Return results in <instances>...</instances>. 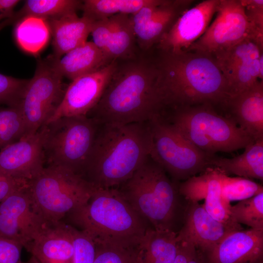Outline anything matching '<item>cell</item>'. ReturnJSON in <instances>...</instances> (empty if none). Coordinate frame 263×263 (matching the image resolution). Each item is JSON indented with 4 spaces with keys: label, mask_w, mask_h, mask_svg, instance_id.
I'll use <instances>...</instances> for the list:
<instances>
[{
    "label": "cell",
    "mask_w": 263,
    "mask_h": 263,
    "mask_svg": "<svg viewBox=\"0 0 263 263\" xmlns=\"http://www.w3.org/2000/svg\"><path fill=\"white\" fill-rule=\"evenodd\" d=\"M13 35L20 49L34 55L44 49L51 36L47 19L35 17H26L15 23Z\"/></svg>",
    "instance_id": "obj_28"
},
{
    "label": "cell",
    "mask_w": 263,
    "mask_h": 263,
    "mask_svg": "<svg viewBox=\"0 0 263 263\" xmlns=\"http://www.w3.org/2000/svg\"><path fill=\"white\" fill-rule=\"evenodd\" d=\"M82 0H27L22 7L14 11L12 16L0 23V30L14 24L26 17H35L48 19L76 12L81 9Z\"/></svg>",
    "instance_id": "obj_26"
},
{
    "label": "cell",
    "mask_w": 263,
    "mask_h": 263,
    "mask_svg": "<svg viewBox=\"0 0 263 263\" xmlns=\"http://www.w3.org/2000/svg\"><path fill=\"white\" fill-rule=\"evenodd\" d=\"M23 245L16 241L0 236V263H22Z\"/></svg>",
    "instance_id": "obj_39"
},
{
    "label": "cell",
    "mask_w": 263,
    "mask_h": 263,
    "mask_svg": "<svg viewBox=\"0 0 263 263\" xmlns=\"http://www.w3.org/2000/svg\"><path fill=\"white\" fill-rule=\"evenodd\" d=\"M28 181L17 179L0 172V202L14 191L28 185Z\"/></svg>",
    "instance_id": "obj_40"
},
{
    "label": "cell",
    "mask_w": 263,
    "mask_h": 263,
    "mask_svg": "<svg viewBox=\"0 0 263 263\" xmlns=\"http://www.w3.org/2000/svg\"><path fill=\"white\" fill-rule=\"evenodd\" d=\"M37 263H73L74 246L69 225L48 222L25 248Z\"/></svg>",
    "instance_id": "obj_20"
},
{
    "label": "cell",
    "mask_w": 263,
    "mask_h": 263,
    "mask_svg": "<svg viewBox=\"0 0 263 263\" xmlns=\"http://www.w3.org/2000/svg\"><path fill=\"white\" fill-rule=\"evenodd\" d=\"M67 216L95 243L136 247L148 229L116 188L95 187L88 202Z\"/></svg>",
    "instance_id": "obj_4"
},
{
    "label": "cell",
    "mask_w": 263,
    "mask_h": 263,
    "mask_svg": "<svg viewBox=\"0 0 263 263\" xmlns=\"http://www.w3.org/2000/svg\"><path fill=\"white\" fill-rule=\"evenodd\" d=\"M230 117L254 141L263 139V81L259 80L224 106Z\"/></svg>",
    "instance_id": "obj_21"
},
{
    "label": "cell",
    "mask_w": 263,
    "mask_h": 263,
    "mask_svg": "<svg viewBox=\"0 0 263 263\" xmlns=\"http://www.w3.org/2000/svg\"><path fill=\"white\" fill-rule=\"evenodd\" d=\"M117 64V60L113 61L72 81L60 105L47 123L63 117L87 115L100 99Z\"/></svg>",
    "instance_id": "obj_15"
},
{
    "label": "cell",
    "mask_w": 263,
    "mask_h": 263,
    "mask_svg": "<svg viewBox=\"0 0 263 263\" xmlns=\"http://www.w3.org/2000/svg\"><path fill=\"white\" fill-rule=\"evenodd\" d=\"M244 151L232 158L212 156L209 167L218 168L225 175L234 174L248 179L263 180V139L248 144Z\"/></svg>",
    "instance_id": "obj_24"
},
{
    "label": "cell",
    "mask_w": 263,
    "mask_h": 263,
    "mask_svg": "<svg viewBox=\"0 0 263 263\" xmlns=\"http://www.w3.org/2000/svg\"><path fill=\"white\" fill-rule=\"evenodd\" d=\"M225 175L217 168L208 167L199 175L180 183L178 186L179 193L187 202H199L221 188Z\"/></svg>",
    "instance_id": "obj_29"
},
{
    "label": "cell",
    "mask_w": 263,
    "mask_h": 263,
    "mask_svg": "<svg viewBox=\"0 0 263 263\" xmlns=\"http://www.w3.org/2000/svg\"><path fill=\"white\" fill-rule=\"evenodd\" d=\"M152 134L150 156L178 181L203 172L214 155L204 152L162 117L149 122Z\"/></svg>",
    "instance_id": "obj_9"
},
{
    "label": "cell",
    "mask_w": 263,
    "mask_h": 263,
    "mask_svg": "<svg viewBox=\"0 0 263 263\" xmlns=\"http://www.w3.org/2000/svg\"><path fill=\"white\" fill-rule=\"evenodd\" d=\"M229 212L236 223L263 230V192L231 206Z\"/></svg>",
    "instance_id": "obj_31"
},
{
    "label": "cell",
    "mask_w": 263,
    "mask_h": 263,
    "mask_svg": "<svg viewBox=\"0 0 263 263\" xmlns=\"http://www.w3.org/2000/svg\"><path fill=\"white\" fill-rule=\"evenodd\" d=\"M216 17L204 34L186 51L213 56L252 38L250 25L241 0H220Z\"/></svg>",
    "instance_id": "obj_11"
},
{
    "label": "cell",
    "mask_w": 263,
    "mask_h": 263,
    "mask_svg": "<svg viewBox=\"0 0 263 263\" xmlns=\"http://www.w3.org/2000/svg\"><path fill=\"white\" fill-rule=\"evenodd\" d=\"M28 81L0 73V106H20Z\"/></svg>",
    "instance_id": "obj_35"
},
{
    "label": "cell",
    "mask_w": 263,
    "mask_h": 263,
    "mask_svg": "<svg viewBox=\"0 0 263 263\" xmlns=\"http://www.w3.org/2000/svg\"><path fill=\"white\" fill-rule=\"evenodd\" d=\"M193 0H152L130 15L136 42L143 51L150 50L188 9Z\"/></svg>",
    "instance_id": "obj_14"
},
{
    "label": "cell",
    "mask_w": 263,
    "mask_h": 263,
    "mask_svg": "<svg viewBox=\"0 0 263 263\" xmlns=\"http://www.w3.org/2000/svg\"><path fill=\"white\" fill-rule=\"evenodd\" d=\"M220 0H205L185 10L156 45L161 52L179 53L188 50L208 27Z\"/></svg>",
    "instance_id": "obj_16"
},
{
    "label": "cell",
    "mask_w": 263,
    "mask_h": 263,
    "mask_svg": "<svg viewBox=\"0 0 263 263\" xmlns=\"http://www.w3.org/2000/svg\"><path fill=\"white\" fill-rule=\"evenodd\" d=\"M173 110L168 122L196 147L210 155L244 148L254 141L230 118L217 113L211 105Z\"/></svg>",
    "instance_id": "obj_6"
},
{
    "label": "cell",
    "mask_w": 263,
    "mask_h": 263,
    "mask_svg": "<svg viewBox=\"0 0 263 263\" xmlns=\"http://www.w3.org/2000/svg\"><path fill=\"white\" fill-rule=\"evenodd\" d=\"M250 25L253 39L263 47V0H241Z\"/></svg>",
    "instance_id": "obj_37"
},
{
    "label": "cell",
    "mask_w": 263,
    "mask_h": 263,
    "mask_svg": "<svg viewBox=\"0 0 263 263\" xmlns=\"http://www.w3.org/2000/svg\"><path fill=\"white\" fill-rule=\"evenodd\" d=\"M257 263H263V262H260Z\"/></svg>",
    "instance_id": "obj_43"
},
{
    "label": "cell",
    "mask_w": 263,
    "mask_h": 263,
    "mask_svg": "<svg viewBox=\"0 0 263 263\" xmlns=\"http://www.w3.org/2000/svg\"><path fill=\"white\" fill-rule=\"evenodd\" d=\"M20 1L19 0H0V23L12 16L15 8Z\"/></svg>",
    "instance_id": "obj_41"
},
{
    "label": "cell",
    "mask_w": 263,
    "mask_h": 263,
    "mask_svg": "<svg viewBox=\"0 0 263 263\" xmlns=\"http://www.w3.org/2000/svg\"><path fill=\"white\" fill-rule=\"evenodd\" d=\"M47 20L53 38V56L57 59L87 41L94 21L83 16L78 17L76 12Z\"/></svg>",
    "instance_id": "obj_22"
},
{
    "label": "cell",
    "mask_w": 263,
    "mask_h": 263,
    "mask_svg": "<svg viewBox=\"0 0 263 263\" xmlns=\"http://www.w3.org/2000/svg\"><path fill=\"white\" fill-rule=\"evenodd\" d=\"M62 79L54 67L51 56L38 61L34 75L29 79L20 103L25 136L36 133L57 109L68 86Z\"/></svg>",
    "instance_id": "obj_10"
},
{
    "label": "cell",
    "mask_w": 263,
    "mask_h": 263,
    "mask_svg": "<svg viewBox=\"0 0 263 263\" xmlns=\"http://www.w3.org/2000/svg\"><path fill=\"white\" fill-rule=\"evenodd\" d=\"M99 126L87 115L63 117L44 125V166L62 168L82 177Z\"/></svg>",
    "instance_id": "obj_7"
},
{
    "label": "cell",
    "mask_w": 263,
    "mask_h": 263,
    "mask_svg": "<svg viewBox=\"0 0 263 263\" xmlns=\"http://www.w3.org/2000/svg\"><path fill=\"white\" fill-rule=\"evenodd\" d=\"M203 256L205 263L263 262V230L232 231Z\"/></svg>",
    "instance_id": "obj_19"
},
{
    "label": "cell",
    "mask_w": 263,
    "mask_h": 263,
    "mask_svg": "<svg viewBox=\"0 0 263 263\" xmlns=\"http://www.w3.org/2000/svg\"><path fill=\"white\" fill-rule=\"evenodd\" d=\"M37 263L34 259L31 257L30 259L26 262L25 263Z\"/></svg>",
    "instance_id": "obj_42"
},
{
    "label": "cell",
    "mask_w": 263,
    "mask_h": 263,
    "mask_svg": "<svg viewBox=\"0 0 263 263\" xmlns=\"http://www.w3.org/2000/svg\"><path fill=\"white\" fill-rule=\"evenodd\" d=\"M112 31L111 21L108 18L94 21L91 32L93 38V42L103 52L107 61V51Z\"/></svg>",
    "instance_id": "obj_38"
},
{
    "label": "cell",
    "mask_w": 263,
    "mask_h": 263,
    "mask_svg": "<svg viewBox=\"0 0 263 263\" xmlns=\"http://www.w3.org/2000/svg\"><path fill=\"white\" fill-rule=\"evenodd\" d=\"M151 144L149 122L100 125L82 177L96 188L118 187L147 160Z\"/></svg>",
    "instance_id": "obj_3"
},
{
    "label": "cell",
    "mask_w": 263,
    "mask_h": 263,
    "mask_svg": "<svg viewBox=\"0 0 263 263\" xmlns=\"http://www.w3.org/2000/svg\"><path fill=\"white\" fill-rule=\"evenodd\" d=\"M177 243L174 231L148 228L137 246V263H173Z\"/></svg>",
    "instance_id": "obj_25"
},
{
    "label": "cell",
    "mask_w": 263,
    "mask_h": 263,
    "mask_svg": "<svg viewBox=\"0 0 263 263\" xmlns=\"http://www.w3.org/2000/svg\"><path fill=\"white\" fill-rule=\"evenodd\" d=\"M187 202L183 225L177 233L178 240L191 243L204 255L234 231L212 217L199 202Z\"/></svg>",
    "instance_id": "obj_18"
},
{
    "label": "cell",
    "mask_w": 263,
    "mask_h": 263,
    "mask_svg": "<svg viewBox=\"0 0 263 263\" xmlns=\"http://www.w3.org/2000/svg\"><path fill=\"white\" fill-rule=\"evenodd\" d=\"M28 186L44 218L52 223L85 205L95 188L81 176L53 166L44 167Z\"/></svg>",
    "instance_id": "obj_8"
},
{
    "label": "cell",
    "mask_w": 263,
    "mask_h": 263,
    "mask_svg": "<svg viewBox=\"0 0 263 263\" xmlns=\"http://www.w3.org/2000/svg\"><path fill=\"white\" fill-rule=\"evenodd\" d=\"M94 263H137L138 248L95 243Z\"/></svg>",
    "instance_id": "obj_34"
},
{
    "label": "cell",
    "mask_w": 263,
    "mask_h": 263,
    "mask_svg": "<svg viewBox=\"0 0 263 263\" xmlns=\"http://www.w3.org/2000/svg\"><path fill=\"white\" fill-rule=\"evenodd\" d=\"M45 126L0 150V172L29 181L44 168L43 143Z\"/></svg>",
    "instance_id": "obj_17"
},
{
    "label": "cell",
    "mask_w": 263,
    "mask_h": 263,
    "mask_svg": "<svg viewBox=\"0 0 263 263\" xmlns=\"http://www.w3.org/2000/svg\"><path fill=\"white\" fill-rule=\"evenodd\" d=\"M152 0H85L83 16L93 21L108 19L118 14L132 15Z\"/></svg>",
    "instance_id": "obj_30"
},
{
    "label": "cell",
    "mask_w": 263,
    "mask_h": 263,
    "mask_svg": "<svg viewBox=\"0 0 263 263\" xmlns=\"http://www.w3.org/2000/svg\"><path fill=\"white\" fill-rule=\"evenodd\" d=\"M117 189L132 207L157 230H172L180 196L178 186L150 156Z\"/></svg>",
    "instance_id": "obj_5"
},
{
    "label": "cell",
    "mask_w": 263,
    "mask_h": 263,
    "mask_svg": "<svg viewBox=\"0 0 263 263\" xmlns=\"http://www.w3.org/2000/svg\"><path fill=\"white\" fill-rule=\"evenodd\" d=\"M112 31L107 51L109 63L123 60L136 55V37L131 16L118 14L109 18Z\"/></svg>",
    "instance_id": "obj_27"
},
{
    "label": "cell",
    "mask_w": 263,
    "mask_h": 263,
    "mask_svg": "<svg viewBox=\"0 0 263 263\" xmlns=\"http://www.w3.org/2000/svg\"><path fill=\"white\" fill-rule=\"evenodd\" d=\"M47 223L36 205L28 185L0 202V236L18 242L25 248Z\"/></svg>",
    "instance_id": "obj_12"
},
{
    "label": "cell",
    "mask_w": 263,
    "mask_h": 263,
    "mask_svg": "<svg viewBox=\"0 0 263 263\" xmlns=\"http://www.w3.org/2000/svg\"><path fill=\"white\" fill-rule=\"evenodd\" d=\"M263 192V187L251 179L225 175L222 181L221 196L225 202L241 201Z\"/></svg>",
    "instance_id": "obj_33"
},
{
    "label": "cell",
    "mask_w": 263,
    "mask_h": 263,
    "mask_svg": "<svg viewBox=\"0 0 263 263\" xmlns=\"http://www.w3.org/2000/svg\"><path fill=\"white\" fill-rule=\"evenodd\" d=\"M160 53L155 60L164 110L226 104L227 82L212 56L196 51Z\"/></svg>",
    "instance_id": "obj_2"
},
{
    "label": "cell",
    "mask_w": 263,
    "mask_h": 263,
    "mask_svg": "<svg viewBox=\"0 0 263 263\" xmlns=\"http://www.w3.org/2000/svg\"><path fill=\"white\" fill-rule=\"evenodd\" d=\"M155 60L144 56L117 61L96 106L87 114L99 124L148 122L164 113Z\"/></svg>",
    "instance_id": "obj_1"
},
{
    "label": "cell",
    "mask_w": 263,
    "mask_h": 263,
    "mask_svg": "<svg viewBox=\"0 0 263 263\" xmlns=\"http://www.w3.org/2000/svg\"><path fill=\"white\" fill-rule=\"evenodd\" d=\"M212 56L226 81L229 99L263 81V47L250 37Z\"/></svg>",
    "instance_id": "obj_13"
},
{
    "label": "cell",
    "mask_w": 263,
    "mask_h": 263,
    "mask_svg": "<svg viewBox=\"0 0 263 263\" xmlns=\"http://www.w3.org/2000/svg\"><path fill=\"white\" fill-rule=\"evenodd\" d=\"M74 246L73 263H94L95 244L92 237L83 230H79L69 225Z\"/></svg>",
    "instance_id": "obj_36"
},
{
    "label": "cell",
    "mask_w": 263,
    "mask_h": 263,
    "mask_svg": "<svg viewBox=\"0 0 263 263\" xmlns=\"http://www.w3.org/2000/svg\"><path fill=\"white\" fill-rule=\"evenodd\" d=\"M53 64L63 77L72 81L109 64L93 41H87L59 59L51 56Z\"/></svg>",
    "instance_id": "obj_23"
},
{
    "label": "cell",
    "mask_w": 263,
    "mask_h": 263,
    "mask_svg": "<svg viewBox=\"0 0 263 263\" xmlns=\"http://www.w3.org/2000/svg\"><path fill=\"white\" fill-rule=\"evenodd\" d=\"M20 106H0V150L25 136Z\"/></svg>",
    "instance_id": "obj_32"
}]
</instances>
